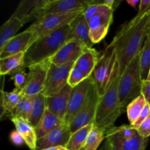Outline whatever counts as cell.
<instances>
[{
	"instance_id": "cell-1",
	"label": "cell",
	"mask_w": 150,
	"mask_h": 150,
	"mask_svg": "<svg viewBox=\"0 0 150 150\" xmlns=\"http://www.w3.org/2000/svg\"><path fill=\"white\" fill-rule=\"evenodd\" d=\"M149 29L150 11L143 15H136L123 25L114 37L109 45L115 51L120 76L132 60L141 53Z\"/></svg>"
},
{
	"instance_id": "cell-2",
	"label": "cell",
	"mask_w": 150,
	"mask_h": 150,
	"mask_svg": "<svg viewBox=\"0 0 150 150\" xmlns=\"http://www.w3.org/2000/svg\"><path fill=\"white\" fill-rule=\"evenodd\" d=\"M121 76L120 66L116 62L108 84L103 95L100 96L94 125L107 130L114 127L116 120L124 112L119 95V85Z\"/></svg>"
},
{
	"instance_id": "cell-3",
	"label": "cell",
	"mask_w": 150,
	"mask_h": 150,
	"mask_svg": "<svg viewBox=\"0 0 150 150\" xmlns=\"http://www.w3.org/2000/svg\"><path fill=\"white\" fill-rule=\"evenodd\" d=\"M70 30L69 23L37 40L25 52V68L52 58L67 42Z\"/></svg>"
},
{
	"instance_id": "cell-4",
	"label": "cell",
	"mask_w": 150,
	"mask_h": 150,
	"mask_svg": "<svg viewBox=\"0 0 150 150\" xmlns=\"http://www.w3.org/2000/svg\"><path fill=\"white\" fill-rule=\"evenodd\" d=\"M140 54L136 56L121 76L119 85V95L124 108L142 94Z\"/></svg>"
},
{
	"instance_id": "cell-5",
	"label": "cell",
	"mask_w": 150,
	"mask_h": 150,
	"mask_svg": "<svg viewBox=\"0 0 150 150\" xmlns=\"http://www.w3.org/2000/svg\"><path fill=\"white\" fill-rule=\"evenodd\" d=\"M85 10L86 9L65 13L47 14L42 16L41 18L35 21L30 26L26 29L27 30L33 32V38H32L31 45L41 37L51 33L53 31L64 25L70 23L78 16L81 15Z\"/></svg>"
},
{
	"instance_id": "cell-6",
	"label": "cell",
	"mask_w": 150,
	"mask_h": 150,
	"mask_svg": "<svg viewBox=\"0 0 150 150\" xmlns=\"http://www.w3.org/2000/svg\"><path fill=\"white\" fill-rule=\"evenodd\" d=\"M117 62L115 51L113 47L108 45L95 66L92 76L100 96L103 95L108 84L111 74Z\"/></svg>"
},
{
	"instance_id": "cell-7",
	"label": "cell",
	"mask_w": 150,
	"mask_h": 150,
	"mask_svg": "<svg viewBox=\"0 0 150 150\" xmlns=\"http://www.w3.org/2000/svg\"><path fill=\"white\" fill-rule=\"evenodd\" d=\"M99 98V92L93 81V83H92L89 88L84 105H83L79 114L70 124V127L71 133H75L84 126L93 124Z\"/></svg>"
},
{
	"instance_id": "cell-8",
	"label": "cell",
	"mask_w": 150,
	"mask_h": 150,
	"mask_svg": "<svg viewBox=\"0 0 150 150\" xmlns=\"http://www.w3.org/2000/svg\"><path fill=\"white\" fill-rule=\"evenodd\" d=\"M75 63L70 62L62 65L51 63L47 74L45 87L42 92L44 96H52L67 84L70 71L74 67Z\"/></svg>"
},
{
	"instance_id": "cell-9",
	"label": "cell",
	"mask_w": 150,
	"mask_h": 150,
	"mask_svg": "<svg viewBox=\"0 0 150 150\" xmlns=\"http://www.w3.org/2000/svg\"><path fill=\"white\" fill-rule=\"evenodd\" d=\"M50 64L51 62L48 59L29 67L27 81L22 89L25 96L35 97L42 93L45 87Z\"/></svg>"
},
{
	"instance_id": "cell-10",
	"label": "cell",
	"mask_w": 150,
	"mask_h": 150,
	"mask_svg": "<svg viewBox=\"0 0 150 150\" xmlns=\"http://www.w3.org/2000/svg\"><path fill=\"white\" fill-rule=\"evenodd\" d=\"M93 83L92 76L87 78L75 87L72 88L69 98L67 114L64 118V123L70 125L84 105L91 85Z\"/></svg>"
},
{
	"instance_id": "cell-11",
	"label": "cell",
	"mask_w": 150,
	"mask_h": 150,
	"mask_svg": "<svg viewBox=\"0 0 150 150\" xmlns=\"http://www.w3.org/2000/svg\"><path fill=\"white\" fill-rule=\"evenodd\" d=\"M51 0H21L12 16L17 18L23 24L38 20L44 16Z\"/></svg>"
},
{
	"instance_id": "cell-12",
	"label": "cell",
	"mask_w": 150,
	"mask_h": 150,
	"mask_svg": "<svg viewBox=\"0 0 150 150\" xmlns=\"http://www.w3.org/2000/svg\"><path fill=\"white\" fill-rule=\"evenodd\" d=\"M114 12L108 8L94 16L88 21L89 35L94 44L101 42L105 38L112 23Z\"/></svg>"
},
{
	"instance_id": "cell-13",
	"label": "cell",
	"mask_w": 150,
	"mask_h": 150,
	"mask_svg": "<svg viewBox=\"0 0 150 150\" xmlns=\"http://www.w3.org/2000/svg\"><path fill=\"white\" fill-rule=\"evenodd\" d=\"M72 87L67 83L52 96L45 97L46 109L64 122Z\"/></svg>"
},
{
	"instance_id": "cell-14",
	"label": "cell",
	"mask_w": 150,
	"mask_h": 150,
	"mask_svg": "<svg viewBox=\"0 0 150 150\" xmlns=\"http://www.w3.org/2000/svg\"><path fill=\"white\" fill-rule=\"evenodd\" d=\"M32 38L33 32L27 29L18 34L0 50V59H4L19 53H25L30 47Z\"/></svg>"
},
{
	"instance_id": "cell-15",
	"label": "cell",
	"mask_w": 150,
	"mask_h": 150,
	"mask_svg": "<svg viewBox=\"0 0 150 150\" xmlns=\"http://www.w3.org/2000/svg\"><path fill=\"white\" fill-rule=\"evenodd\" d=\"M71 134L70 125L63 123L45 136L38 139L36 150H42L55 146H66Z\"/></svg>"
},
{
	"instance_id": "cell-16",
	"label": "cell",
	"mask_w": 150,
	"mask_h": 150,
	"mask_svg": "<svg viewBox=\"0 0 150 150\" xmlns=\"http://www.w3.org/2000/svg\"><path fill=\"white\" fill-rule=\"evenodd\" d=\"M87 47L78 41L67 42L54 57L50 59L51 63L57 65L76 62Z\"/></svg>"
},
{
	"instance_id": "cell-17",
	"label": "cell",
	"mask_w": 150,
	"mask_h": 150,
	"mask_svg": "<svg viewBox=\"0 0 150 150\" xmlns=\"http://www.w3.org/2000/svg\"><path fill=\"white\" fill-rule=\"evenodd\" d=\"M70 25L71 30L67 38V42L78 41L83 43L87 48H92L94 43L92 42L89 35V24L83 13L75 18Z\"/></svg>"
},
{
	"instance_id": "cell-18",
	"label": "cell",
	"mask_w": 150,
	"mask_h": 150,
	"mask_svg": "<svg viewBox=\"0 0 150 150\" xmlns=\"http://www.w3.org/2000/svg\"><path fill=\"white\" fill-rule=\"evenodd\" d=\"M95 0H51L44 16L86 9L89 6L95 4Z\"/></svg>"
},
{
	"instance_id": "cell-19",
	"label": "cell",
	"mask_w": 150,
	"mask_h": 150,
	"mask_svg": "<svg viewBox=\"0 0 150 150\" xmlns=\"http://www.w3.org/2000/svg\"><path fill=\"white\" fill-rule=\"evenodd\" d=\"M106 139H111L117 142L122 150H145L148 143V138H144L141 136L138 132L136 136L131 139H123L111 128L105 130Z\"/></svg>"
},
{
	"instance_id": "cell-20",
	"label": "cell",
	"mask_w": 150,
	"mask_h": 150,
	"mask_svg": "<svg viewBox=\"0 0 150 150\" xmlns=\"http://www.w3.org/2000/svg\"><path fill=\"white\" fill-rule=\"evenodd\" d=\"M22 90L15 88L12 92H4L3 87L1 91V115L0 118L2 120L4 117L10 118V114L16 108L18 103L24 97Z\"/></svg>"
},
{
	"instance_id": "cell-21",
	"label": "cell",
	"mask_w": 150,
	"mask_h": 150,
	"mask_svg": "<svg viewBox=\"0 0 150 150\" xmlns=\"http://www.w3.org/2000/svg\"><path fill=\"white\" fill-rule=\"evenodd\" d=\"M14 124L16 130H17L24 140L25 144L30 150L37 149V137L35 129L31 125L29 121L22 118H12L10 120Z\"/></svg>"
},
{
	"instance_id": "cell-22",
	"label": "cell",
	"mask_w": 150,
	"mask_h": 150,
	"mask_svg": "<svg viewBox=\"0 0 150 150\" xmlns=\"http://www.w3.org/2000/svg\"><path fill=\"white\" fill-rule=\"evenodd\" d=\"M99 53L93 48H87L75 63V67L84 73L86 77L92 76L99 60Z\"/></svg>"
},
{
	"instance_id": "cell-23",
	"label": "cell",
	"mask_w": 150,
	"mask_h": 150,
	"mask_svg": "<svg viewBox=\"0 0 150 150\" xmlns=\"http://www.w3.org/2000/svg\"><path fill=\"white\" fill-rule=\"evenodd\" d=\"M63 123L64 122L62 120L59 119L58 117L51 114L49 111L46 109L40 122L35 128L38 139L45 136V135L49 133L50 132L54 130Z\"/></svg>"
},
{
	"instance_id": "cell-24",
	"label": "cell",
	"mask_w": 150,
	"mask_h": 150,
	"mask_svg": "<svg viewBox=\"0 0 150 150\" xmlns=\"http://www.w3.org/2000/svg\"><path fill=\"white\" fill-rule=\"evenodd\" d=\"M23 23L16 17H11L4 22L0 28V50L2 49L4 45L14 38L18 31L23 26Z\"/></svg>"
},
{
	"instance_id": "cell-25",
	"label": "cell",
	"mask_w": 150,
	"mask_h": 150,
	"mask_svg": "<svg viewBox=\"0 0 150 150\" xmlns=\"http://www.w3.org/2000/svg\"><path fill=\"white\" fill-rule=\"evenodd\" d=\"M25 53L13 55L1 60L0 63V73L1 76L12 75L18 70L24 67Z\"/></svg>"
},
{
	"instance_id": "cell-26",
	"label": "cell",
	"mask_w": 150,
	"mask_h": 150,
	"mask_svg": "<svg viewBox=\"0 0 150 150\" xmlns=\"http://www.w3.org/2000/svg\"><path fill=\"white\" fill-rule=\"evenodd\" d=\"M94 124L88 125L81 129L78 130L75 133H72L66 148L68 150H81L84 147L86 139L93 127Z\"/></svg>"
},
{
	"instance_id": "cell-27",
	"label": "cell",
	"mask_w": 150,
	"mask_h": 150,
	"mask_svg": "<svg viewBox=\"0 0 150 150\" xmlns=\"http://www.w3.org/2000/svg\"><path fill=\"white\" fill-rule=\"evenodd\" d=\"M46 111V105H45V96L42 93L33 97L32 100V109L29 117V122L31 125L35 128L41 119L43 117Z\"/></svg>"
},
{
	"instance_id": "cell-28",
	"label": "cell",
	"mask_w": 150,
	"mask_h": 150,
	"mask_svg": "<svg viewBox=\"0 0 150 150\" xmlns=\"http://www.w3.org/2000/svg\"><path fill=\"white\" fill-rule=\"evenodd\" d=\"M105 139H106L105 130L93 125V127L86 139L83 149L98 150L99 146Z\"/></svg>"
},
{
	"instance_id": "cell-29",
	"label": "cell",
	"mask_w": 150,
	"mask_h": 150,
	"mask_svg": "<svg viewBox=\"0 0 150 150\" xmlns=\"http://www.w3.org/2000/svg\"><path fill=\"white\" fill-rule=\"evenodd\" d=\"M32 100L33 97H23L10 114V120L12 118H22L29 121L32 109Z\"/></svg>"
},
{
	"instance_id": "cell-30",
	"label": "cell",
	"mask_w": 150,
	"mask_h": 150,
	"mask_svg": "<svg viewBox=\"0 0 150 150\" xmlns=\"http://www.w3.org/2000/svg\"><path fill=\"white\" fill-rule=\"evenodd\" d=\"M140 64L142 80L146 81L150 70V29L140 53Z\"/></svg>"
},
{
	"instance_id": "cell-31",
	"label": "cell",
	"mask_w": 150,
	"mask_h": 150,
	"mask_svg": "<svg viewBox=\"0 0 150 150\" xmlns=\"http://www.w3.org/2000/svg\"><path fill=\"white\" fill-rule=\"evenodd\" d=\"M147 104L146 99L143 95H141L135 100H133L126 108H127V118L131 125H133L139 118L142 110Z\"/></svg>"
},
{
	"instance_id": "cell-32",
	"label": "cell",
	"mask_w": 150,
	"mask_h": 150,
	"mask_svg": "<svg viewBox=\"0 0 150 150\" xmlns=\"http://www.w3.org/2000/svg\"><path fill=\"white\" fill-rule=\"evenodd\" d=\"M87 79L86 75L83 72H82L80 69L76 67H73L70 71V76H69L67 83L71 86L72 88L75 87L82 81Z\"/></svg>"
},
{
	"instance_id": "cell-33",
	"label": "cell",
	"mask_w": 150,
	"mask_h": 150,
	"mask_svg": "<svg viewBox=\"0 0 150 150\" xmlns=\"http://www.w3.org/2000/svg\"><path fill=\"white\" fill-rule=\"evenodd\" d=\"M10 79L14 81V84L16 88L22 90L26 85L28 79V73H26L25 67L18 70L13 74L10 75Z\"/></svg>"
},
{
	"instance_id": "cell-34",
	"label": "cell",
	"mask_w": 150,
	"mask_h": 150,
	"mask_svg": "<svg viewBox=\"0 0 150 150\" xmlns=\"http://www.w3.org/2000/svg\"><path fill=\"white\" fill-rule=\"evenodd\" d=\"M95 2H96V0H95ZM95 2L94 4H92V5L86 7V10L83 13V16L87 20V21H89V19L92 18L94 16L98 14L99 13L106 10V9L109 8L108 6L105 4V0H104L103 3H101V4H95Z\"/></svg>"
},
{
	"instance_id": "cell-35",
	"label": "cell",
	"mask_w": 150,
	"mask_h": 150,
	"mask_svg": "<svg viewBox=\"0 0 150 150\" xmlns=\"http://www.w3.org/2000/svg\"><path fill=\"white\" fill-rule=\"evenodd\" d=\"M149 116H150V105L147 103V104L145 105L144 109L142 110V113H141L140 115H139L138 120H136V122L134 123V125L132 126H133L136 129H138L139 127H140L141 125L142 124V122H143L146 118H148Z\"/></svg>"
},
{
	"instance_id": "cell-36",
	"label": "cell",
	"mask_w": 150,
	"mask_h": 150,
	"mask_svg": "<svg viewBox=\"0 0 150 150\" xmlns=\"http://www.w3.org/2000/svg\"><path fill=\"white\" fill-rule=\"evenodd\" d=\"M138 132L142 136L149 138L150 136V116L142 122L140 127L137 129Z\"/></svg>"
},
{
	"instance_id": "cell-37",
	"label": "cell",
	"mask_w": 150,
	"mask_h": 150,
	"mask_svg": "<svg viewBox=\"0 0 150 150\" xmlns=\"http://www.w3.org/2000/svg\"><path fill=\"white\" fill-rule=\"evenodd\" d=\"M10 139L15 145H16V146H21V145H23V144L25 143L24 140H23L21 135L17 130H14V131L10 133Z\"/></svg>"
},
{
	"instance_id": "cell-38",
	"label": "cell",
	"mask_w": 150,
	"mask_h": 150,
	"mask_svg": "<svg viewBox=\"0 0 150 150\" xmlns=\"http://www.w3.org/2000/svg\"><path fill=\"white\" fill-rule=\"evenodd\" d=\"M142 95L144 96L146 102L150 105V81H143V83H142Z\"/></svg>"
},
{
	"instance_id": "cell-39",
	"label": "cell",
	"mask_w": 150,
	"mask_h": 150,
	"mask_svg": "<svg viewBox=\"0 0 150 150\" xmlns=\"http://www.w3.org/2000/svg\"><path fill=\"white\" fill-rule=\"evenodd\" d=\"M150 11V0H142L139 3L138 15H143Z\"/></svg>"
},
{
	"instance_id": "cell-40",
	"label": "cell",
	"mask_w": 150,
	"mask_h": 150,
	"mask_svg": "<svg viewBox=\"0 0 150 150\" xmlns=\"http://www.w3.org/2000/svg\"><path fill=\"white\" fill-rule=\"evenodd\" d=\"M98 150H111V144L108 142V139H105V140L104 141L103 144L102 146L100 147V149Z\"/></svg>"
},
{
	"instance_id": "cell-41",
	"label": "cell",
	"mask_w": 150,
	"mask_h": 150,
	"mask_svg": "<svg viewBox=\"0 0 150 150\" xmlns=\"http://www.w3.org/2000/svg\"><path fill=\"white\" fill-rule=\"evenodd\" d=\"M106 139H108V141L110 142V144H111V150H122V149L120 147V146L117 143V142L111 140V139H108V138H107Z\"/></svg>"
},
{
	"instance_id": "cell-42",
	"label": "cell",
	"mask_w": 150,
	"mask_h": 150,
	"mask_svg": "<svg viewBox=\"0 0 150 150\" xmlns=\"http://www.w3.org/2000/svg\"><path fill=\"white\" fill-rule=\"evenodd\" d=\"M42 150H68L66 148L65 146H51V147L46 148Z\"/></svg>"
},
{
	"instance_id": "cell-43",
	"label": "cell",
	"mask_w": 150,
	"mask_h": 150,
	"mask_svg": "<svg viewBox=\"0 0 150 150\" xmlns=\"http://www.w3.org/2000/svg\"><path fill=\"white\" fill-rule=\"evenodd\" d=\"M127 2L133 7H136V4L140 3V1H127Z\"/></svg>"
},
{
	"instance_id": "cell-44",
	"label": "cell",
	"mask_w": 150,
	"mask_h": 150,
	"mask_svg": "<svg viewBox=\"0 0 150 150\" xmlns=\"http://www.w3.org/2000/svg\"><path fill=\"white\" fill-rule=\"evenodd\" d=\"M146 81H150V70H149V75H148V77H147V79H146Z\"/></svg>"
},
{
	"instance_id": "cell-45",
	"label": "cell",
	"mask_w": 150,
	"mask_h": 150,
	"mask_svg": "<svg viewBox=\"0 0 150 150\" xmlns=\"http://www.w3.org/2000/svg\"><path fill=\"white\" fill-rule=\"evenodd\" d=\"M81 150H84V149H81Z\"/></svg>"
}]
</instances>
